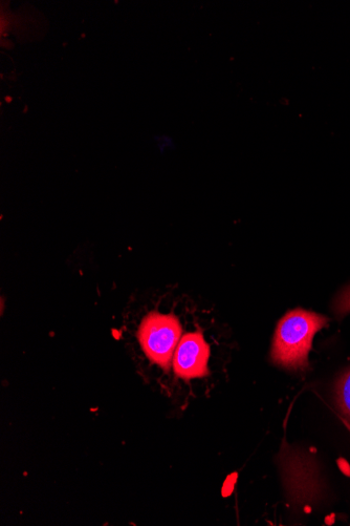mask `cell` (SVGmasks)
<instances>
[{"label": "cell", "mask_w": 350, "mask_h": 526, "mask_svg": "<svg viewBox=\"0 0 350 526\" xmlns=\"http://www.w3.org/2000/svg\"><path fill=\"white\" fill-rule=\"evenodd\" d=\"M324 315L297 308L279 321L271 350V360L277 367L289 371H306L315 335L328 325Z\"/></svg>", "instance_id": "obj_1"}, {"label": "cell", "mask_w": 350, "mask_h": 526, "mask_svg": "<svg viewBox=\"0 0 350 526\" xmlns=\"http://www.w3.org/2000/svg\"><path fill=\"white\" fill-rule=\"evenodd\" d=\"M210 346L201 332L183 335L174 353L173 371L185 381L202 378L210 374L208 364Z\"/></svg>", "instance_id": "obj_3"}, {"label": "cell", "mask_w": 350, "mask_h": 526, "mask_svg": "<svg viewBox=\"0 0 350 526\" xmlns=\"http://www.w3.org/2000/svg\"><path fill=\"white\" fill-rule=\"evenodd\" d=\"M334 310L339 317L350 313V285L344 288L334 303ZM337 404L350 423V368L339 378L336 386Z\"/></svg>", "instance_id": "obj_4"}, {"label": "cell", "mask_w": 350, "mask_h": 526, "mask_svg": "<svg viewBox=\"0 0 350 526\" xmlns=\"http://www.w3.org/2000/svg\"><path fill=\"white\" fill-rule=\"evenodd\" d=\"M182 334L183 327L175 315L150 312L143 319L137 338L147 359L169 371Z\"/></svg>", "instance_id": "obj_2"}]
</instances>
